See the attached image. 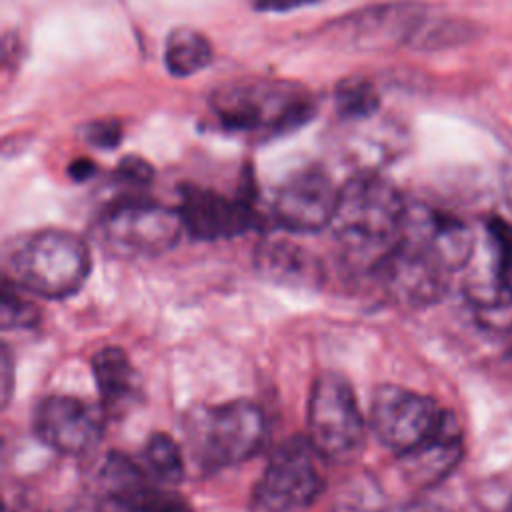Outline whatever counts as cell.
<instances>
[{"label": "cell", "mask_w": 512, "mask_h": 512, "mask_svg": "<svg viewBox=\"0 0 512 512\" xmlns=\"http://www.w3.org/2000/svg\"><path fill=\"white\" fill-rule=\"evenodd\" d=\"M406 208L390 180L362 172L340 186L330 226L348 254L376 266L396 248Z\"/></svg>", "instance_id": "1"}, {"label": "cell", "mask_w": 512, "mask_h": 512, "mask_svg": "<svg viewBox=\"0 0 512 512\" xmlns=\"http://www.w3.org/2000/svg\"><path fill=\"white\" fill-rule=\"evenodd\" d=\"M210 104L224 128L254 134H282L314 114L312 94L288 80H234L216 88Z\"/></svg>", "instance_id": "2"}, {"label": "cell", "mask_w": 512, "mask_h": 512, "mask_svg": "<svg viewBox=\"0 0 512 512\" xmlns=\"http://www.w3.org/2000/svg\"><path fill=\"white\" fill-rule=\"evenodd\" d=\"M92 268L88 244L68 230H40L8 254L6 278L42 298H66L82 288Z\"/></svg>", "instance_id": "3"}, {"label": "cell", "mask_w": 512, "mask_h": 512, "mask_svg": "<svg viewBox=\"0 0 512 512\" xmlns=\"http://www.w3.org/2000/svg\"><path fill=\"white\" fill-rule=\"evenodd\" d=\"M196 462L206 470L252 458L266 442L264 412L250 400H232L200 410L186 424Z\"/></svg>", "instance_id": "4"}, {"label": "cell", "mask_w": 512, "mask_h": 512, "mask_svg": "<svg viewBox=\"0 0 512 512\" xmlns=\"http://www.w3.org/2000/svg\"><path fill=\"white\" fill-rule=\"evenodd\" d=\"M184 230L178 210L148 200H124L108 208L98 224V244L114 258H154L174 248Z\"/></svg>", "instance_id": "5"}, {"label": "cell", "mask_w": 512, "mask_h": 512, "mask_svg": "<svg viewBox=\"0 0 512 512\" xmlns=\"http://www.w3.org/2000/svg\"><path fill=\"white\" fill-rule=\"evenodd\" d=\"M322 458L308 436L284 440L254 486L256 510L300 512L314 504L326 484Z\"/></svg>", "instance_id": "6"}, {"label": "cell", "mask_w": 512, "mask_h": 512, "mask_svg": "<svg viewBox=\"0 0 512 512\" xmlns=\"http://www.w3.org/2000/svg\"><path fill=\"white\" fill-rule=\"evenodd\" d=\"M364 416L350 384L338 374L316 378L308 398V438L324 458L352 460L364 446Z\"/></svg>", "instance_id": "7"}, {"label": "cell", "mask_w": 512, "mask_h": 512, "mask_svg": "<svg viewBox=\"0 0 512 512\" xmlns=\"http://www.w3.org/2000/svg\"><path fill=\"white\" fill-rule=\"evenodd\" d=\"M444 412L446 410L430 396L384 384L378 386L372 396L370 428L386 448L400 456L432 436Z\"/></svg>", "instance_id": "8"}, {"label": "cell", "mask_w": 512, "mask_h": 512, "mask_svg": "<svg viewBox=\"0 0 512 512\" xmlns=\"http://www.w3.org/2000/svg\"><path fill=\"white\" fill-rule=\"evenodd\" d=\"M398 244L426 256L448 274L468 266L476 238L458 218L426 206H408Z\"/></svg>", "instance_id": "9"}, {"label": "cell", "mask_w": 512, "mask_h": 512, "mask_svg": "<svg viewBox=\"0 0 512 512\" xmlns=\"http://www.w3.org/2000/svg\"><path fill=\"white\" fill-rule=\"evenodd\" d=\"M466 294L482 312L512 306V224L490 218L484 232V250L468 262Z\"/></svg>", "instance_id": "10"}, {"label": "cell", "mask_w": 512, "mask_h": 512, "mask_svg": "<svg viewBox=\"0 0 512 512\" xmlns=\"http://www.w3.org/2000/svg\"><path fill=\"white\" fill-rule=\"evenodd\" d=\"M102 430V412L76 396H46L34 410L36 436L66 456L92 450L102 438Z\"/></svg>", "instance_id": "11"}, {"label": "cell", "mask_w": 512, "mask_h": 512, "mask_svg": "<svg viewBox=\"0 0 512 512\" xmlns=\"http://www.w3.org/2000/svg\"><path fill=\"white\" fill-rule=\"evenodd\" d=\"M340 188L320 168L292 174L276 192L274 218L290 232H318L330 226Z\"/></svg>", "instance_id": "12"}, {"label": "cell", "mask_w": 512, "mask_h": 512, "mask_svg": "<svg viewBox=\"0 0 512 512\" xmlns=\"http://www.w3.org/2000/svg\"><path fill=\"white\" fill-rule=\"evenodd\" d=\"M426 14L428 6L412 0L378 4L342 20L338 32L354 50L374 52L400 44L408 46Z\"/></svg>", "instance_id": "13"}, {"label": "cell", "mask_w": 512, "mask_h": 512, "mask_svg": "<svg viewBox=\"0 0 512 512\" xmlns=\"http://www.w3.org/2000/svg\"><path fill=\"white\" fill-rule=\"evenodd\" d=\"M384 292L404 306H428L440 300L448 288L450 274L426 256L396 244L374 266Z\"/></svg>", "instance_id": "14"}, {"label": "cell", "mask_w": 512, "mask_h": 512, "mask_svg": "<svg viewBox=\"0 0 512 512\" xmlns=\"http://www.w3.org/2000/svg\"><path fill=\"white\" fill-rule=\"evenodd\" d=\"M180 218L184 228L198 240H222L254 228L258 214L242 198H228L214 190L182 188Z\"/></svg>", "instance_id": "15"}, {"label": "cell", "mask_w": 512, "mask_h": 512, "mask_svg": "<svg viewBox=\"0 0 512 512\" xmlns=\"http://www.w3.org/2000/svg\"><path fill=\"white\" fill-rule=\"evenodd\" d=\"M462 458V432L456 416L446 410L438 430L416 448L398 456L400 472L408 484L430 488L442 482Z\"/></svg>", "instance_id": "16"}, {"label": "cell", "mask_w": 512, "mask_h": 512, "mask_svg": "<svg viewBox=\"0 0 512 512\" xmlns=\"http://www.w3.org/2000/svg\"><path fill=\"white\" fill-rule=\"evenodd\" d=\"M256 268L272 282L310 288L322 282V264L300 244L276 238L256 250Z\"/></svg>", "instance_id": "17"}, {"label": "cell", "mask_w": 512, "mask_h": 512, "mask_svg": "<svg viewBox=\"0 0 512 512\" xmlns=\"http://www.w3.org/2000/svg\"><path fill=\"white\" fill-rule=\"evenodd\" d=\"M92 372L106 412L124 410L140 392L138 372L118 346L98 350L92 358Z\"/></svg>", "instance_id": "18"}, {"label": "cell", "mask_w": 512, "mask_h": 512, "mask_svg": "<svg viewBox=\"0 0 512 512\" xmlns=\"http://www.w3.org/2000/svg\"><path fill=\"white\" fill-rule=\"evenodd\" d=\"M484 34V28L468 18L460 16H430L426 14L408 46L414 50H446L464 46Z\"/></svg>", "instance_id": "19"}, {"label": "cell", "mask_w": 512, "mask_h": 512, "mask_svg": "<svg viewBox=\"0 0 512 512\" xmlns=\"http://www.w3.org/2000/svg\"><path fill=\"white\" fill-rule=\"evenodd\" d=\"M210 40L194 28H174L166 38L164 62L172 76H194L212 62Z\"/></svg>", "instance_id": "20"}, {"label": "cell", "mask_w": 512, "mask_h": 512, "mask_svg": "<svg viewBox=\"0 0 512 512\" xmlns=\"http://www.w3.org/2000/svg\"><path fill=\"white\" fill-rule=\"evenodd\" d=\"M144 470L160 486H176L184 478V456L176 440L166 432H156L144 446Z\"/></svg>", "instance_id": "21"}, {"label": "cell", "mask_w": 512, "mask_h": 512, "mask_svg": "<svg viewBox=\"0 0 512 512\" xmlns=\"http://www.w3.org/2000/svg\"><path fill=\"white\" fill-rule=\"evenodd\" d=\"M336 112L346 120H366L380 108V96L374 84L364 76H350L334 88Z\"/></svg>", "instance_id": "22"}, {"label": "cell", "mask_w": 512, "mask_h": 512, "mask_svg": "<svg viewBox=\"0 0 512 512\" xmlns=\"http://www.w3.org/2000/svg\"><path fill=\"white\" fill-rule=\"evenodd\" d=\"M126 512H194L186 498L170 488H154L148 484L130 500L120 504Z\"/></svg>", "instance_id": "23"}, {"label": "cell", "mask_w": 512, "mask_h": 512, "mask_svg": "<svg viewBox=\"0 0 512 512\" xmlns=\"http://www.w3.org/2000/svg\"><path fill=\"white\" fill-rule=\"evenodd\" d=\"M16 284L8 278L2 286V304H0V326L4 330L10 328H30L38 320V308L32 300L24 298Z\"/></svg>", "instance_id": "24"}, {"label": "cell", "mask_w": 512, "mask_h": 512, "mask_svg": "<svg viewBox=\"0 0 512 512\" xmlns=\"http://www.w3.org/2000/svg\"><path fill=\"white\" fill-rule=\"evenodd\" d=\"M82 138L96 146V148H102V150H110V148H116L122 140V126L118 120H112V118H106V120H94L86 126H82L80 130Z\"/></svg>", "instance_id": "25"}, {"label": "cell", "mask_w": 512, "mask_h": 512, "mask_svg": "<svg viewBox=\"0 0 512 512\" xmlns=\"http://www.w3.org/2000/svg\"><path fill=\"white\" fill-rule=\"evenodd\" d=\"M152 174V166L138 156H126L118 164V176L132 184H148L152 180Z\"/></svg>", "instance_id": "26"}, {"label": "cell", "mask_w": 512, "mask_h": 512, "mask_svg": "<svg viewBox=\"0 0 512 512\" xmlns=\"http://www.w3.org/2000/svg\"><path fill=\"white\" fill-rule=\"evenodd\" d=\"M312 2H316V0H256L254 6L264 12H286V10H294V8L312 4Z\"/></svg>", "instance_id": "27"}, {"label": "cell", "mask_w": 512, "mask_h": 512, "mask_svg": "<svg viewBox=\"0 0 512 512\" xmlns=\"http://www.w3.org/2000/svg\"><path fill=\"white\" fill-rule=\"evenodd\" d=\"M10 392H12V356H10L8 346L4 344L2 346V396H4L2 404L4 406L8 404Z\"/></svg>", "instance_id": "28"}, {"label": "cell", "mask_w": 512, "mask_h": 512, "mask_svg": "<svg viewBox=\"0 0 512 512\" xmlns=\"http://www.w3.org/2000/svg\"><path fill=\"white\" fill-rule=\"evenodd\" d=\"M94 172H96V166H94L88 158H78V160H74V162L68 166V174H70V178L76 180V182L88 180L90 176H94Z\"/></svg>", "instance_id": "29"}, {"label": "cell", "mask_w": 512, "mask_h": 512, "mask_svg": "<svg viewBox=\"0 0 512 512\" xmlns=\"http://www.w3.org/2000/svg\"><path fill=\"white\" fill-rule=\"evenodd\" d=\"M500 180H502V192H504V200L512 212V156H508L502 164V172H500Z\"/></svg>", "instance_id": "30"}]
</instances>
